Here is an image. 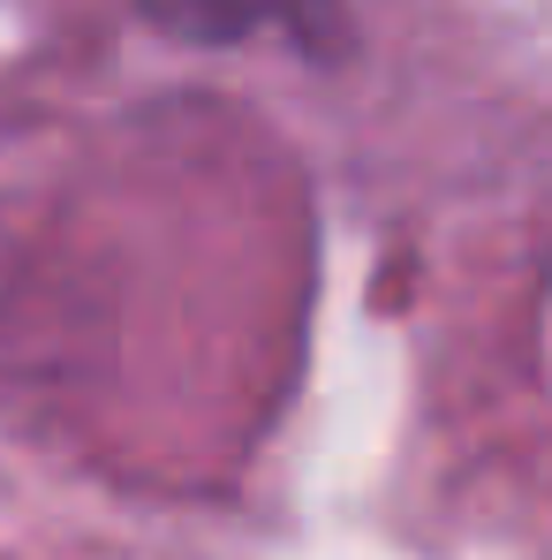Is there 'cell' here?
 <instances>
[{"label": "cell", "instance_id": "1", "mask_svg": "<svg viewBox=\"0 0 552 560\" xmlns=\"http://www.w3.org/2000/svg\"><path fill=\"white\" fill-rule=\"evenodd\" d=\"M144 23H160L167 38L189 46H235V38H258L273 23H303L318 0H137Z\"/></svg>", "mask_w": 552, "mask_h": 560}]
</instances>
